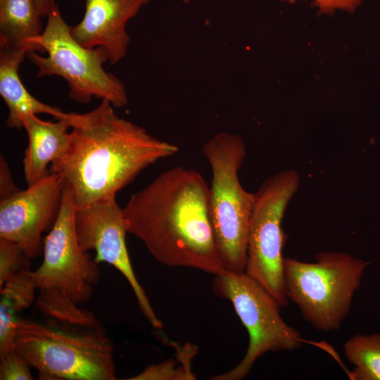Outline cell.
<instances>
[{
    "instance_id": "obj_1",
    "label": "cell",
    "mask_w": 380,
    "mask_h": 380,
    "mask_svg": "<svg viewBox=\"0 0 380 380\" xmlns=\"http://www.w3.org/2000/svg\"><path fill=\"white\" fill-rule=\"evenodd\" d=\"M107 99L87 113H73L67 149L51 163L75 208L115 198L149 165L179 151L171 143L120 118Z\"/></svg>"
},
{
    "instance_id": "obj_2",
    "label": "cell",
    "mask_w": 380,
    "mask_h": 380,
    "mask_svg": "<svg viewBox=\"0 0 380 380\" xmlns=\"http://www.w3.org/2000/svg\"><path fill=\"white\" fill-rule=\"evenodd\" d=\"M127 231L160 262L224 273L209 213V186L200 172L177 166L133 194L122 208Z\"/></svg>"
},
{
    "instance_id": "obj_3",
    "label": "cell",
    "mask_w": 380,
    "mask_h": 380,
    "mask_svg": "<svg viewBox=\"0 0 380 380\" xmlns=\"http://www.w3.org/2000/svg\"><path fill=\"white\" fill-rule=\"evenodd\" d=\"M61 324L17 320L15 350L39 379H116L113 346L104 329Z\"/></svg>"
},
{
    "instance_id": "obj_4",
    "label": "cell",
    "mask_w": 380,
    "mask_h": 380,
    "mask_svg": "<svg viewBox=\"0 0 380 380\" xmlns=\"http://www.w3.org/2000/svg\"><path fill=\"white\" fill-rule=\"evenodd\" d=\"M212 179L209 213L215 245L226 272H245L249 222L255 193L246 191L239 171L246 155L242 137L220 132L203 145Z\"/></svg>"
},
{
    "instance_id": "obj_5",
    "label": "cell",
    "mask_w": 380,
    "mask_h": 380,
    "mask_svg": "<svg viewBox=\"0 0 380 380\" xmlns=\"http://www.w3.org/2000/svg\"><path fill=\"white\" fill-rule=\"evenodd\" d=\"M315 257L312 262L284 258L286 295L316 330L335 331L349 314L369 262L344 252Z\"/></svg>"
},
{
    "instance_id": "obj_6",
    "label": "cell",
    "mask_w": 380,
    "mask_h": 380,
    "mask_svg": "<svg viewBox=\"0 0 380 380\" xmlns=\"http://www.w3.org/2000/svg\"><path fill=\"white\" fill-rule=\"evenodd\" d=\"M35 44L40 53H47L46 57L34 51L27 53L37 68V77H62L68 84L71 99L83 104L93 97L107 99L115 108L127 104L125 85L103 67L108 61L107 51L102 46L89 49L80 45L71 35L58 6L48 15Z\"/></svg>"
},
{
    "instance_id": "obj_7",
    "label": "cell",
    "mask_w": 380,
    "mask_h": 380,
    "mask_svg": "<svg viewBox=\"0 0 380 380\" xmlns=\"http://www.w3.org/2000/svg\"><path fill=\"white\" fill-rule=\"evenodd\" d=\"M212 288L217 296L231 302L247 329L249 343L244 357L235 367L210 379L241 380L265 353L302 346L299 331L282 319L281 307L277 300L245 272L215 275Z\"/></svg>"
},
{
    "instance_id": "obj_8",
    "label": "cell",
    "mask_w": 380,
    "mask_h": 380,
    "mask_svg": "<svg viewBox=\"0 0 380 380\" xmlns=\"http://www.w3.org/2000/svg\"><path fill=\"white\" fill-rule=\"evenodd\" d=\"M299 186V175L292 169L266 179L255 193L249 222L245 272L272 295L281 307L289 303L282 255L286 235L281 222Z\"/></svg>"
},
{
    "instance_id": "obj_9",
    "label": "cell",
    "mask_w": 380,
    "mask_h": 380,
    "mask_svg": "<svg viewBox=\"0 0 380 380\" xmlns=\"http://www.w3.org/2000/svg\"><path fill=\"white\" fill-rule=\"evenodd\" d=\"M75 205L64 186L57 219L44 240V260L30 271L37 289H56L76 303L86 302L99 282L100 268L80 247L75 228Z\"/></svg>"
},
{
    "instance_id": "obj_10",
    "label": "cell",
    "mask_w": 380,
    "mask_h": 380,
    "mask_svg": "<svg viewBox=\"0 0 380 380\" xmlns=\"http://www.w3.org/2000/svg\"><path fill=\"white\" fill-rule=\"evenodd\" d=\"M75 228L82 249L86 252L94 251L97 263L106 262L121 272L130 284L144 316L153 327L162 329V322L154 312L132 268L125 242L127 223L115 198L76 209Z\"/></svg>"
},
{
    "instance_id": "obj_11",
    "label": "cell",
    "mask_w": 380,
    "mask_h": 380,
    "mask_svg": "<svg viewBox=\"0 0 380 380\" xmlns=\"http://www.w3.org/2000/svg\"><path fill=\"white\" fill-rule=\"evenodd\" d=\"M64 185L49 173L25 190L0 200V239L17 243L30 259L43 252L42 234L53 227Z\"/></svg>"
},
{
    "instance_id": "obj_12",
    "label": "cell",
    "mask_w": 380,
    "mask_h": 380,
    "mask_svg": "<svg viewBox=\"0 0 380 380\" xmlns=\"http://www.w3.org/2000/svg\"><path fill=\"white\" fill-rule=\"evenodd\" d=\"M149 0H85L82 20L70 26L72 37L85 48L103 47L108 61L115 65L127 54L130 37L127 23Z\"/></svg>"
},
{
    "instance_id": "obj_13",
    "label": "cell",
    "mask_w": 380,
    "mask_h": 380,
    "mask_svg": "<svg viewBox=\"0 0 380 380\" xmlns=\"http://www.w3.org/2000/svg\"><path fill=\"white\" fill-rule=\"evenodd\" d=\"M73 113L70 117L45 121L35 114L23 118V128L28 136V146L23 160L25 180L32 186L46 177L47 166L59 158L67 149L70 140L69 127H72Z\"/></svg>"
},
{
    "instance_id": "obj_14",
    "label": "cell",
    "mask_w": 380,
    "mask_h": 380,
    "mask_svg": "<svg viewBox=\"0 0 380 380\" xmlns=\"http://www.w3.org/2000/svg\"><path fill=\"white\" fill-rule=\"evenodd\" d=\"M27 52L25 49L0 46V95L8 110L6 124L11 129L23 127V118L31 114H49L56 120L71 115L41 102L23 85L18 70Z\"/></svg>"
},
{
    "instance_id": "obj_15",
    "label": "cell",
    "mask_w": 380,
    "mask_h": 380,
    "mask_svg": "<svg viewBox=\"0 0 380 380\" xmlns=\"http://www.w3.org/2000/svg\"><path fill=\"white\" fill-rule=\"evenodd\" d=\"M35 0H0V46L40 53L35 40L44 29Z\"/></svg>"
},
{
    "instance_id": "obj_16",
    "label": "cell",
    "mask_w": 380,
    "mask_h": 380,
    "mask_svg": "<svg viewBox=\"0 0 380 380\" xmlns=\"http://www.w3.org/2000/svg\"><path fill=\"white\" fill-rule=\"evenodd\" d=\"M35 304L40 312L54 321L79 327H101L91 311L78 308L75 301L56 289H39Z\"/></svg>"
},
{
    "instance_id": "obj_17",
    "label": "cell",
    "mask_w": 380,
    "mask_h": 380,
    "mask_svg": "<svg viewBox=\"0 0 380 380\" xmlns=\"http://www.w3.org/2000/svg\"><path fill=\"white\" fill-rule=\"evenodd\" d=\"M343 350L354 366L352 379L380 380V333L353 336L345 342Z\"/></svg>"
},
{
    "instance_id": "obj_18",
    "label": "cell",
    "mask_w": 380,
    "mask_h": 380,
    "mask_svg": "<svg viewBox=\"0 0 380 380\" xmlns=\"http://www.w3.org/2000/svg\"><path fill=\"white\" fill-rule=\"evenodd\" d=\"M198 350L195 345L187 343L177 350L175 358L146 367L130 380H194L196 375L191 369V362Z\"/></svg>"
},
{
    "instance_id": "obj_19",
    "label": "cell",
    "mask_w": 380,
    "mask_h": 380,
    "mask_svg": "<svg viewBox=\"0 0 380 380\" xmlns=\"http://www.w3.org/2000/svg\"><path fill=\"white\" fill-rule=\"evenodd\" d=\"M30 271L23 270L17 272L0 288L1 298L7 300L16 312L29 308L35 298L37 289Z\"/></svg>"
},
{
    "instance_id": "obj_20",
    "label": "cell",
    "mask_w": 380,
    "mask_h": 380,
    "mask_svg": "<svg viewBox=\"0 0 380 380\" xmlns=\"http://www.w3.org/2000/svg\"><path fill=\"white\" fill-rule=\"evenodd\" d=\"M30 258L17 243L0 239V288L13 274L30 270Z\"/></svg>"
},
{
    "instance_id": "obj_21",
    "label": "cell",
    "mask_w": 380,
    "mask_h": 380,
    "mask_svg": "<svg viewBox=\"0 0 380 380\" xmlns=\"http://www.w3.org/2000/svg\"><path fill=\"white\" fill-rule=\"evenodd\" d=\"M16 312L5 299L0 303V359L15 350Z\"/></svg>"
},
{
    "instance_id": "obj_22",
    "label": "cell",
    "mask_w": 380,
    "mask_h": 380,
    "mask_svg": "<svg viewBox=\"0 0 380 380\" xmlns=\"http://www.w3.org/2000/svg\"><path fill=\"white\" fill-rule=\"evenodd\" d=\"M1 380H31L33 376L26 360L14 350L0 359Z\"/></svg>"
},
{
    "instance_id": "obj_23",
    "label": "cell",
    "mask_w": 380,
    "mask_h": 380,
    "mask_svg": "<svg viewBox=\"0 0 380 380\" xmlns=\"http://www.w3.org/2000/svg\"><path fill=\"white\" fill-rule=\"evenodd\" d=\"M293 3L296 0H281ZM319 11L327 14L333 13L336 10L353 12L362 0H312Z\"/></svg>"
},
{
    "instance_id": "obj_24",
    "label": "cell",
    "mask_w": 380,
    "mask_h": 380,
    "mask_svg": "<svg viewBox=\"0 0 380 380\" xmlns=\"http://www.w3.org/2000/svg\"><path fill=\"white\" fill-rule=\"evenodd\" d=\"M11 175L9 165L4 157L0 156V198L6 199L19 192Z\"/></svg>"
},
{
    "instance_id": "obj_25",
    "label": "cell",
    "mask_w": 380,
    "mask_h": 380,
    "mask_svg": "<svg viewBox=\"0 0 380 380\" xmlns=\"http://www.w3.org/2000/svg\"><path fill=\"white\" fill-rule=\"evenodd\" d=\"M35 2L42 17L47 18L58 6L56 0H35Z\"/></svg>"
},
{
    "instance_id": "obj_26",
    "label": "cell",
    "mask_w": 380,
    "mask_h": 380,
    "mask_svg": "<svg viewBox=\"0 0 380 380\" xmlns=\"http://www.w3.org/2000/svg\"><path fill=\"white\" fill-rule=\"evenodd\" d=\"M184 3L188 4L190 2L191 0H182Z\"/></svg>"
}]
</instances>
